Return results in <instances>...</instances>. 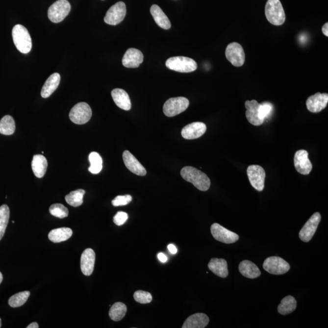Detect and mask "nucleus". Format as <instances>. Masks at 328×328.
I'll return each mask as SVG.
<instances>
[{"instance_id": "nucleus-29", "label": "nucleus", "mask_w": 328, "mask_h": 328, "mask_svg": "<svg viewBox=\"0 0 328 328\" xmlns=\"http://www.w3.org/2000/svg\"><path fill=\"white\" fill-rule=\"evenodd\" d=\"M297 301L294 297L288 296L282 299L278 307V311L281 315H287L293 312L297 308Z\"/></svg>"}, {"instance_id": "nucleus-17", "label": "nucleus", "mask_w": 328, "mask_h": 328, "mask_svg": "<svg viewBox=\"0 0 328 328\" xmlns=\"http://www.w3.org/2000/svg\"><path fill=\"white\" fill-rule=\"evenodd\" d=\"M207 127L202 123H193L183 128L181 135L185 139L192 140L199 138L205 133Z\"/></svg>"}, {"instance_id": "nucleus-5", "label": "nucleus", "mask_w": 328, "mask_h": 328, "mask_svg": "<svg viewBox=\"0 0 328 328\" xmlns=\"http://www.w3.org/2000/svg\"><path fill=\"white\" fill-rule=\"evenodd\" d=\"M71 4L67 0H58L48 9V18L55 24L62 22L71 11Z\"/></svg>"}, {"instance_id": "nucleus-23", "label": "nucleus", "mask_w": 328, "mask_h": 328, "mask_svg": "<svg viewBox=\"0 0 328 328\" xmlns=\"http://www.w3.org/2000/svg\"><path fill=\"white\" fill-rule=\"evenodd\" d=\"M208 267L213 273L221 278H225L228 276V265L227 261L225 259H211Z\"/></svg>"}, {"instance_id": "nucleus-46", "label": "nucleus", "mask_w": 328, "mask_h": 328, "mask_svg": "<svg viewBox=\"0 0 328 328\" xmlns=\"http://www.w3.org/2000/svg\"><path fill=\"white\" fill-rule=\"evenodd\" d=\"M1 327V318H0V328Z\"/></svg>"}, {"instance_id": "nucleus-1", "label": "nucleus", "mask_w": 328, "mask_h": 328, "mask_svg": "<svg viewBox=\"0 0 328 328\" xmlns=\"http://www.w3.org/2000/svg\"><path fill=\"white\" fill-rule=\"evenodd\" d=\"M180 175L186 181L192 183L201 191H207L210 187L209 178L202 171L193 167H185L180 171Z\"/></svg>"}, {"instance_id": "nucleus-33", "label": "nucleus", "mask_w": 328, "mask_h": 328, "mask_svg": "<svg viewBox=\"0 0 328 328\" xmlns=\"http://www.w3.org/2000/svg\"><path fill=\"white\" fill-rule=\"evenodd\" d=\"M89 161L91 165L89 167V172L92 174H98L102 169V159L100 154L96 152H91L89 155Z\"/></svg>"}, {"instance_id": "nucleus-41", "label": "nucleus", "mask_w": 328, "mask_h": 328, "mask_svg": "<svg viewBox=\"0 0 328 328\" xmlns=\"http://www.w3.org/2000/svg\"><path fill=\"white\" fill-rule=\"evenodd\" d=\"M157 258H158L159 260L162 262V263H166L168 260L167 256L163 253H159L158 255H157Z\"/></svg>"}, {"instance_id": "nucleus-2", "label": "nucleus", "mask_w": 328, "mask_h": 328, "mask_svg": "<svg viewBox=\"0 0 328 328\" xmlns=\"http://www.w3.org/2000/svg\"><path fill=\"white\" fill-rule=\"evenodd\" d=\"M12 38L17 49L23 54H27L32 49V39L26 27L17 25L12 29Z\"/></svg>"}, {"instance_id": "nucleus-44", "label": "nucleus", "mask_w": 328, "mask_h": 328, "mask_svg": "<svg viewBox=\"0 0 328 328\" xmlns=\"http://www.w3.org/2000/svg\"><path fill=\"white\" fill-rule=\"evenodd\" d=\"M39 325L36 322H33L32 324L28 325L27 328H39Z\"/></svg>"}, {"instance_id": "nucleus-9", "label": "nucleus", "mask_w": 328, "mask_h": 328, "mask_svg": "<svg viewBox=\"0 0 328 328\" xmlns=\"http://www.w3.org/2000/svg\"><path fill=\"white\" fill-rule=\"evenodd\" d=\"M263 266L264 270L274 275H283L287 273L290 269L289 264L278 256H271L266 258Z\"/></svg>"}, {"instance_id": "nucleus-3", "label": "nucleus", "mask_w": 328, "mask_h": 328, "mask_svg": "<svg viewBox=\"0 0 328 328\" xmlns=\"http://www.w3.org/2000/svg\"><path fill=\"white\" fill-rule=\"evenodd\" d=\"M265 14L267 20L275 26H281L285 22V12L279 0H268Z\"/></svg>"}, {"instance_id": "nucleus-24", "label": "nucleus", "mask_w": 328, "mask_h": 328, "mask_svg": "<svg viewBox=\"0 0 328 328\" xmlns=\"http://www.w3.org/2000/svg\"><path fill=\"white\" fill-rule=\"evenodd\" d=\"M60 82V75L55 73L50 75L46 81L41 91V96L43 98H48L52 95V93L57 90Z\"/></svg>"}, {"instance_id": "nucleus-6", "label": "nucleus", "mask_w": 328, "mask_h": 328, "mask_svg": "<svg viewBox=\"0 0 328 328\" xmlns=\"http://www.w3.org/2000/svg\"><path fill=\"white\" fill-rule=\"evenodd\" d=\"M189 103V101L184 97L169 99L164 103V113L167 117L177 116L186 110Z\"/></svg>"}, {"instance_id": "nucleus-35", "label": "nucleus", "mask_w": 328, "mask_h": 328, "mask_svg": "<svg viewBox=\"0 0 328 328\" xmlns=\"http://www.w3.org/2000/svg\"><path fill=\"white\" fill-rule=\"evenodd\" d=\"M30 296L29 291L20 292L14 295L9 300V306L12 307H19L23 306Z\"/></svg>"}, {"instance_id": "nucleus-22", "label": "nucleus", "mask_w": 328, "mask_h": 328, "mask_svg": "<svg viewBox=\"0 0 328 328\" xmlns=\"http://www.w3.org/2000/svg\"><path fill=\"white\" fill-rule=\"evenodd\" d=\"M209 323V318L203 313L190 315L183 324L182 328H204Z\"/></svg>"}, {"instance_id": "nucleus-42", "label": "nucleus", "mask_w": 328, "mask_h": 328, "mask_svg": "<svg viewBox=\"0 0 328 328\" xmlns=\"http://www.w3.org/2000/svg\"><path fill=\"white\" fill-rule=\"evenodd\" d=\"M168 249H169L170 252L172 254H176L177 253V249L176 248V246L174 245H172V244H170V245L168 246Z\"/></svg>"}, {"instance_id": "nucleus-15", "label": "nucleus", "mask_w": 328, "mask_h": 328, "mask_svg": "<svg viewBox=\"0 0 328 328\" xmlns=\"http://www.w3.org/2000/svg\"><path fill=\"white\" fill-rule=\"evenodd\" d=\"M328 103L327 93H317L310 96L306 101L307 109L311 113H317L322 111L327 107Z\"/></svg>"}, {"instance_id": "nucleus-10", "label": "nucleus", "mask_w": 328, "mask_h": 328, "mask_svg": "<svg viewBox=\"0 0 328 328\" xmlns=\"http://www.w3.org/2000/svg\"><path fill=\"white\" fill-rule=\"evenodd\" d=\"M126 5L123 1L117 2L108 9L104 18L106 24L115 26L121 24L126 17Z\"/></svg>"}, {"instance_id": "nucleus-12", "label": "nucleus", "mask_w": 328, "mask_h": 328, "mask_svg": "<svg viewBox=\"0 0 328 328\" xmlns=\"http://www.w3.org/2000/svg\"><path fill=\"white\" fill-rule=\"evenodd\" d=\"M210 230L213 237L221 243L232 244L236 243L239 240L237 234L227 229L218 223L213 224Z\"/></svg>"}, {"instance_id": "nucleus-39", "label": "nucleus", "mask_w": 328, "mask_h": 328, "mask_svg": "<svg viewBox=\"0 0 328 328\" xmlns=\"http://www.w3.org/2000/svg\"><path fill=\"white\" fill-rule=\"evenodd\" d=\"M132 201L131 195H126L124 196H118L112 201V204L115 207L128 204Z\"/></svg>"}, {"instance_id": "nucleus-16", "label": "nucleus", "mask_w": 328, "mask_h": 328, "mask_svg": "<svg viewBox=\"0 0 328 328\" xmlns=\"http://www.w3.org/2000/svg\"><path fill=\"white\" fill-rule=\"evenodd\" d=\"M96 254L92 249H85L81 256V271L86 276H90L95 268Z\"/></svg>"}, {"instance_id": "nucleus-7", "label": "nucleus", "mask_w": 328, "mask_h": 328, "mask_svg": "<svg viewBox=\"0 0 328 328\" xmlns=\"http://www.w3.org/2000/svg\"><path fill=\"white\" fill-rule=\"evenodd\" d=\"M69 116L73 123L83 125L90 120L92 116V111L88 103L80 102L74 106Z\"/></svg>"}, {"instance_id": "nucleus-19", "label": "nucleus", "mask_w": 328, "mask_h": 328, "mask_svg": "<svg viewBox=\"0 0 328 328\" xmlns=\"http://www.w3.org/2000/svg\"><path fill=\"white\" fill-rule=\"evenodd\" d=\"M260 105V104L255 100L247 101L245 102L246 118L249 123L254 126H260L264 122L259 116Z\"/></svg>"}, {"instance_id": "nucleus-38", "label": "nucleus", "mask_w": 328, "mask_h": 328, "mask_svg": "<svg viewBox=\"0 0 328 328\" xmlns=\"http://www.w3.org/2000/svg\"><path fill=\"white\" fill-rule=\"evenodd\" d=\"M273 105L271 103L269 102L261 103L260 107H259V116H260L262 120L264 121L266 118H269V116L272 113V111H273Z\"/></svg>"}, {"instance_id": "nucleus-8", "label": "nucleus", "mask_w": 328, "mask_h": 328, "mask_svg": "<svg viewBox=\"0 0 328 328\" xmlns=\"http://www.w3.org/2000/svg\"><path fill=\"white\" fill-rule=\"evenodd\" d=\"M247 174L252 186L258 192L263 191L266 178L263 168L258 165H251L247 169Z\"/></svg>"}, {"instance_id": "nucleus-34", "label": "nucleus", "mask_w": 328, "mask_h": 328, "mask_svg": "<svg viewBox=\"0 0 328 328\" xmlns=\"http://www.w3.org/2000/svg\"><path fill=\"white\" fill-rule=\"evenodd\" d=\"M10 217V210L7 205L0 207V241L4 235Z\"/></svg>"}, {"instance_id": "nucleus-14", "label": "nucleus", "mask_w": 328, "mask_h": 328, "mask_svg": "<svg viewBox=\"0 0 328 328\" xmlns=\"http://www.w3.org/2000/svg\"><path fill=\"white\" fill-rule=\"evenodd\" d=\"M308 152L304 150L297 151L294 156V165L297 172L303 175H307L312 169L311 162L308 158Z\"/></svg>"}, {"instance_id": "nucleus-11", "label": "nucleus", "mask_w": 328, "mask_h": 328, "mask_svg": "<svg viewBox=\"0 0 328 328\" xmlns=\"http://www.w3.org/2000/svg\"><path fill=\"white\" fill-rule=\"evenodd\" d=\"M226 57L236 67H241L245 62V54L242 47L238 43L228 45L226 50Z\"/></svg>"}, {"instance_id": "nucleus-18", "label": "nucleus", "mask_w": 328, "mask_h": 328, "mask_svg": "<svg viewBox=\"0 0 328 328\" xmlns=\"http://www.w3.org/2000/svg\"><path fill=\"white\" fill-rule=\"evenodd\" d=\"M123 157L124 164L129 171L138 176H146L147 175L146 169L130 152L128 151H125Z\"/></svg>"}, {"instance_id": "nucleus-31", "label": "nucleus", "mask_w": 328, "mask_h": 328, "mask_svg": "<svg viewBox=\"0 0 328 328\" xmlns=\"http://www.w3.org/2000/svg\"><path fill=\"white\" fill-rule=\"evenodd\" d=\"M15 131V123L12 116L6 115L0 121V133L3 135H12Z\"/></svg>"}, {"instance_id": "nucleus-30", "label": "nucleus", "mask_w": 328, "mask_h": 328, "mask_svg": "<svg viewBox=\"0 0 328 328\" xmlns=\"http://www.w3.org/2000/svg\"><path fill=\"white\" fill-rule=\"evenodd\" d=\"M127 311L126 304L121 302H117L111 307L109 311V316L113 321L119 322L125 317Z\"/></svg>"}, {"instance_id": "nucleus-45", "label": "nucleus", "mask_w": 328, "mask_h": 328, "mask_svg": "<svg viewBox=\"0 0 328 328\" xmlns=\"http://www.w3.org/2000/svg\"><path fill=\"white\" fill-rule=\"evenodd\" d=\"M2 279H3V277H2V274L1 272H0V284L2 283Z\"/></svg>"}, {"instance_id": "nucleus-27", "label": "nucleus", "mask_w": 328, "mask_h": 328, "mask_svg": "<svg viewBox=\"0 0 328 328\" xmlns=\"http://www.w3.org/2000/svg\"><path fill=\"white\" fill-rule=\"evenodd\" d=\"M31 165L35 177L42 178L45 176L47 170L48 161L44 156L42 154L34 155Z\"/></svg>"}, {"instance_id": "nucleus-26", "label": "nucleus", "mask_w": 328, "mask_h": 328, "mask_svg": "<svg viewBox=\"0 0 328 328\" xmlns=\"http://www.w3.org/2000/svg\"><path fill=\"white\" fill-rule=\"evenodd\" d=\"M151 12L155 22L159 27L165 30L170 29L171 23L161 7L156 4L152 5L151 8Z\"/></svg>"}, {"instance_id": "nucleus-28", "label": "nucleus", "mask_w": 328, "mask_h": 328, "mask_svg": "<svg viewBox=\"0 0 328 328\" xmlns=\"http://www.w3.org/2000/svg\"><path fill=\"white\" fill-rule=\"evenodd\" d=\"M73 235V230L68 227L55 228L50 231L48 238L52 242L58 243L68 240Z\"/></svg>"}, {"instance_id": "nucleus-32", "label": "nucleus", "mask_w": 328, "mask_h": 328, "mask_svg": "<svg viewBox=\"0 0 328 328\" xmlns=\"http://www.w3.org/2000/svg\"><path fill=\"white\" fill-rule=\"evenodd\" d=\"M85 194V190L78 189L71 192L65 197L66 202L69 205L77 207L80 206L83 202V197Z\"/></svg>"}, {"instance_id": "nucleus-4", "label": "nucleus", "mask_w": 328, "mask_h": 328, "mask_svg": "<svg viewBox=\"0 0 328 328\" xmlns=\"http://www.w3.org/2000/svg\"><path fill=\"white\" fill-rule=\"evenodd\" d=\"M170 70L179 73H191L197 70V63L192 58L182 56L169 58L165 63Z\"/></svg>"}, {"instance_id": "nucleus-43", "label": "nucleus", "mask_w": 328, "mask_h": 328, "mask_svg": "<svg viewBox=\"0 0 328 328\" xmlns=\"http://www.w3.org/2000/svg\"><path fill=\"white\" fill-rule=\"evenodd\" d=\"M322 32L325 36L328 37V24H325L322 27Z\"/></svg>"}, {"instance_id": "nucleus-20", "label": "nucleus", "mask_w": 328, "mask_h": 328, "mask_svg": "<svg viewBox=\"0 0 328 328\" xmlns=\"http://www.w3.org/2000/svg\"><path fill=\"white\" fill-rule=\"evenodd\" d=\"M143 60L144 55L141 50L135 48H129L124 56L123 64L126 68H136L143 62Z\"/></svg>"}, {"instance_id": "nucleus-25", "label": "nucleus", "mask_w": 328, "mask_h": 328, "mask_svg": "<svg viewBox=\"0 0 328 328\" xmlns=\"http://www.w3.org/2000/svg\"><path fill=\"white\" fill-rule=\"evenodd\" d=\"M239 271L244 277L248 278H256L261 276V271L257 266L249 260L241 262L239 265Z\"/></svg>"}, {"instance_id": "nucleus-13", "label": "nucleus", "mask_w": 328, "mask_h": 328, "mask_svg": "<svg viewBox=\"0 0 328 328\" xmlns=\"http://www.w3.org/2000/svg\"><path fill=\"white\" fill-rule=\"evenodd\" d=\"M321 218L320 213L316 212L309 219L299 233L300 239L302 241L307 243L311 240L316 232Z\"/></svg>"}, {"instance_id": "nucleus-21", "label": "nucleus", "mask_w": 328, "mask_h": 328, "mask_svg": "<svg viewBox=\"0 0 328 328\" xmlns=\"http://www.w3.org/2000/svg\"><path fill=\"white\" fill-rule=\"evenodd\" d=\"M111 96L118 107L126 111H128L131 108L130 99L126 91L119 88L114 89L112 91Z\"/></svg>"}, {"instance_id": "nucleus-36", "label": "nucleus", "mask_w": 328, "mask_h": 328, "mask_svg": "<svg viewBox=\"0 0 328 328\" xmlns=\"http://www.w3.org/2000/svg\"><path fill=\"white\" fill-rule=\"evenodd\" d=\"M50 212L55 217L63 219L68 217L69 211L63 204H54L50 205Z\"/></svg>"}, {"instance_id": "nucleus-37", "label": "nucleus", "mask_w": 328, "mask_h": 328, "mask_svg": "<svg viewBox=\"0 0 328 328\" xmlns=\"http://www.w3.org/2000/svg\"><path fill=\"white\" fill-rule=\"evenodd\" d=\"M133 297L135 301L141 304L150 303L152 301L151 294L146 291H137Z\"/></svg>"}, {"instance_id": "nucleus-40", "label": "nucleus", "mask_w": 328, "mask_h": 328, "mask_svg": "<svg viewBox=\"0 0 328 328\" xmlns=\"http://www.w3.org/2000/svg\"><path fill=\"white\" fill-rule=\"evenodd\" d=\"M128 216L126 212H119L116 213L113 218L114 224L117 226H121L123 225L128 220Z\"/></svg>"}]
</instances>
